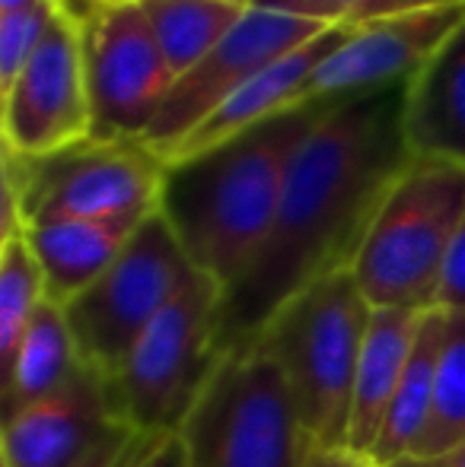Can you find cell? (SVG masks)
I'll list each match as a JSON object with an SVG mask.
<instances>
[{
    "instance_id": "1",
    "label": "cell",
    "mask_w": 465,
    "mask_h": 467,
    "mask_svg": "<svg viewBox=\"0 0 465 467\" xmlns=\"http://www.w3.org/2000/svg\"><path fill=\"white\" fill-rule=\"evenodd\" d=\"M405 87L338 99L300 143L278 216L224 296L227 353L248 344L300 289L354 265L373 216L411 162Z\"/></svg>"
},
{
    "instance_id": "2",
    "label": "cell",
    "mask_w": 465,
    "mask_h": 467,
    "mask_svg": "<svg viewBox=\"0 0 465 467\" xmlns=\"http://www.w3.org/2000/svg\"><path fill=\"white\" fill-rule=\"evenodd\" d=\"M329 105L312 99L205 153L166 162L160 213L198 271L227 289L242 277L278 216L300 143Z\"/></svg>"
},
{
    "instance_id": "3",
    "label": "cell",
    "mask_w": 465,
    "mask_h": 467,
    "mask_svg": "<svg viewBox=\"0 0 465 467\" xmlns=\"http://www.w3.org/2000/svg\"><path fill=\"white\" fill-rule=\"evenodd\" d=\"M370 315L348 267L300 289L252 337L284 375L316 449L348 451L354 379Z\"/></svg>"
},
{
    "instance_id": "4",
    "label": "cell",
    "mask_w": 465,
    "mask_h": 467,
    "mask_svg": "<svg viewBox=\"0 0 465 467\" xmlns=\"http://www.w3.org/2000/svg\"><path fill=\"white\" fill-rule=\"evenodd\" d=\"M462 216L465 169L411 156L373 216L351 265L370 308H437Z\"/></svg>"
},
{
    "instance_id": "5",
    "label": "cell",
    "mask_w": 465,
    "mask_h": 467,
    "mask_svg": "<svg viewBox=\"0 0 465 467\" xmlns=\"http://www.w3.org/2000/svg\"><path fill=\"white\" fill-rule=\"evenodd\" d=\"M227 286L195 267L179 293L141 331L115 375H109L112 410L131 430L175 436L201 391L224 363Z\"/></svg>"
},
{
    "instance_id": "6",
    "label": "cell",
    "mask_w": 465,
    "mask_h": 467,
    "mask_svg": "<svg viewBox=\"0 0 465 467\" xmlns=\"http://www.w3.org/2000/svg\"><path fill=\"white\" fill-rule=\"evenodd\" d=\"M175 436L185 467H303L316 449L284 375L255 340L227 353Z\"/></svg>"
},
{
    "instance_id": "7",
    "label": "cell",
    "mask_w": 465,
    "mask_h": 467,
    "mask_svg": "<svg viewBox=\"0 0 465 467\" xmlns=\"http://www.w3.org/2000/svg\"><path fill=\"white\" fill-rule=\"evenodd\" d=\"M192 271L195 265L166 216L160 210L150 213L109 271L61 306L80 363L106 379L115 375L141 331L179 293Z\"/></svg>"
},
{
    "instance_id": "8",
    "label": "cell",
    "mask_w": 465,
    "mask_h": 467,
    "mask_svg": "<svg viewBox=\"0 0 465 467\" xmlns=\"http://www.w3.org/2000/svg\"><path fill=\"white\" fill-rule=\"evenodd\" d=\"M166 162L143 143H83L51 160L4 156L26 229L51 220H143L160 210Z\"/></svg>"
},
{
    "instance_id": "9",
    "label": "cell",
    "mask_w": 465,
    "mask_h": 467,
    "mask_svg": "<svg viewBox=\"0 0 465 467\" xmlns=\"http://www.w3.org/2000/svg\"><path fill=\"white\" fill-rule=\"evenodd\" d=\"M93 143H141L175 77L137 0H102L77 23Z\"/></svg>"
},
{
    "instance_id": "10",
    "label": "cell",
    "mask_w": 465,
    "mask_h": 467,
    "mask_svg": "<svg viewBox=\"0 0 465 467\" xmlns=\"http://www.w3.org/2000/svg\"><path fill=\"white\" fill-rule=\"evenodd\" d=\"M325 29L332 26L293 16V13L268 10V6H248L239 23L188 74L173 83L160 115L153 118L141 143L163 162H169L179 143L205 118H211L236 89H242L252 77H259L284 55L322 36Z\"/></svg>"
},
{
    "instance_id": "11",
    "label": "cell",
    "mask_w": 465,
    "mask_h": 467,
    "mask_svg": "<svg viewBox=\"0 0 465 467\" xmlns=\"http://www.w3.org/2000/svg\"><path fill=\"white\" fill-rule=\"evenodd\" d=\"M4 99V156L51 160L93 140V105L77 23L61 13Z\"/></svg>"
},
{
    "instance_id": "12",
    "label": "cell",
    "mask_w": 465,
    "mask_h": 467,
    "mask_svg": "<svg viewBox=\"0 0 465 467\" xmlns=\"http://www.w3.org/2000/svg\"><path fill=\"white\" fill-rule=\"evenodd\" d=\"M465 23V4L434 6L408 16L351 29L310 83V99H351L411 83Z\"/></svg>"
},
{
    "instance_id": "13",
    "label": "cell",
    "mask_w": 465,
    "mask_h": 467,
    "mask_svg": "<svg viewBox=\"0 0 465 467\" xmlns=\"http://www.w3.org/2000/svg\"><path fill=\"white\" fill-rule=\"evenodd\" d=\"M115 420L109 379L80 363L61 388L4 417L0 462L6 467H70Z\"/></svg>"
},
{
    "instance_id": "14",
    "label": "cell",
    "mask_w": 465,
    "mask_h": 467,
    "mask_svg": "<svg viewBox=\"0 0 465 467\" xmlns=\"http://www.w3.org/2000/svg\"><path fill=\"white\" fill-rule=\"evenodd\" d=\"M351 29H325L322 36H316L312 42H306L303 48L291 51L280 61H274L271 67H265L259 77L246 83L242 89L227 99L211 118L198 124L185 140L179 143V150L173 153V160H185V156L205 153V150L227 143L230 137L252 130L259 124L271 121V118L284 115V111L297 109L310 99V83L316 77V70L322 67V61L348 38Z\"/></svg>"
},
{
    "instance_id": "15",
    "label": "cell",
    "mask_w": 465,
    "mask_h": 467,
    "mask_svg": "<svg viewBox=\"0 0 465 467\" xmlns=\"http://www.w3.org/2000/svg\"><path fill=\"white\" fill-rule=\"evenodd\" d=\"M424 312L408 308H373L366 325L364 350H360L357 379H354V404L348 426V451L366 464L373 445L389 417V407L402 385L411 347Z\"/></svg>"
},
{
    "instance_id": "16",
    "label": "cell",
    "mask_w": 465,
    "mask_h": 467,
    "mask_svg": "<svg viewBox=\"0 0 465 467\" xmlns=\"http://www.w3.org/2000/svg\"><path fill=\"white\" fill-rule=\"evenodd\" d=\"M405 140L411 156L465 169V23L405 87Z\"/></svg>"
},
{
    "instance_id": "17",
    "label": "cell",
    "mask_w": 465,
    "mask_h": 467,
    "mask_svg": "<svg viewBox=\"0 0 465 467\" xmlns=\"http://www.w3.org/2000/svg\"><path fill=\"white\" fill-rule=\"evenodd\" d=\"M143 220H51L26 229L42 265L48 299L64 306L100 280Z\"/></svg>"
},
{
    "instance_id": "18",
    "label": "cell",
    "mask_w": 465,
    "mask_h": 467,
    "mask_svg": "<svg viewBox=\"0 0 465 467\" xmlns=\"http://www.w3.org/2000/svg\"><path fill=\"white\" fill-rule=\"evenodd\" d=\"M443 340H447V312L443 308H430L421 318L408 366H405L402 375V385H398L396 400L389 407L383 432H379L376 445H373L370 458H366V467H389L398 458L411 455L424 423H428L430 407H434Z\"/></svg>"
},
{
    "instance_id": "19",
    "label": "cell",
    "mask_w": 465,
    "mask_h": 467,
    "mask_svg": "<svg viewBox=\"0 0 465 467\" xmlns=\"http://www.w3.org/2000/svg\"><path fill=\"white\" fill-rule=\"evenodd\" d=\"M77 366L80 357H77L64 308L45 299L26 327L10 366L4 369V417L61 388Z\"/></svg>"
},
{
    "instance_id": "20",
    "label": "cell",
    "mask_w": 465,
    "mask_h": 467,
    "mask_svg": "<svg viewBox=\"0 0 465 467\" xmlns=\"http://www.w3.org/2000/svg\"><path fill=\"white\" fill-rule=\"evenodd\" d=\"M137 4L175 80L188 74L246 13L227 0H137Z\"/></svg>"
},
{
    "instance_id": "21",
    "label": "cell",
    "mask_w": 465,
    "mask_h": 467,
    "mask_svg": "<svg viewBox=\"0 0 465 467\" xmlns=\"http://www.w3.org/2000/svg\"><path fill=\"white\" fill-rule=\"evenodd\" d=\"M460 449H465V312H447L434 407L411 458H447Z\"/></svg>"
},
{
    "instance_id": "22",
    "label": "cell",
    "mask_w": 465,
    "mask_h": 467,
    "mask_svg": "<svg viewBox=\"0 0 465 467\" xmlns=\"http://www.w3.org/2000/svg\"><path fill=\"white\" fill-rule=\"evenodd\" d=\"M48 299L45 274L26 233L0 239V363L10 366L38 306Z\"/></svg>"
},
{
    "instance_id": "23",
    "label": "cell",
    "mask_w": 465,
    "mask_h": 467,
    "mask_svg": "<svg viewBox=\"0 0 465 467\" xmlns=\"http://www.w3.org/2000/svg\"><path fill=\"white\" fill-rule=\"evenodd\" d=\"M449 4H465V0H261L259 6L316 19V23L332 26V29H360V26L379 23V19L408 16V13Z\"/></svg>"
},
{
    "instance_id": "24",
    "label": "cell",
    "mask_w": 465,
    "mask_h": 467,
    "mask_svg": "<svg viewBox=\"0 0 465 467\" xmlns=\"http://www.w3.org/2000/svg\"><path fill=\"white\" fill-rule=\"evenodd\" d=\"M61 13V0H42L23 10L0 13V93H6L13 80L23 74Z\"/></svg>"
},
{
    "instance_id": "25",
    "label": "cell",
    "mask_w": 465,
    "mask_h": 467,
    "mask_svg": "<svg viewBox=\"0 0 465 467\" xmlns=\"http://www.w3.org/2000/svg\"><path fill=\"white\" fill-rule=\"evenodd\" d=\"M163 439L169 436H147V432H137L128 423L115 420L70 467H141Z\"/></svg>"
},
{
    "instance_id": "26",
    "label": "cell",
    "mask_w": 465,
    "mask_h": 467,
    "mask_svg": "<svg viewBox=\"0 0 465 467\" xmlns=\"http://www.w3.org/2000/svg\"><path fill=\"white\" fill-rule=\"evenodd\" d=\"M437 308H443V312H465V216L460 223V233H456L447 271H443Z\"/></svg>"
},
{
    "instance_id": "27",
    "label": "cell",
    "mask_w": 465,
    "mask_h": 467,
    "mask_svg": "<svg viewBox=\"0 0 465 467\" xmlns=\"http://www.w3.org/2000/svg\"><path fill=\"white\" fill-rule=\"evenodd\" d=\"M141 467H185V449H182L179 436H169L156 445V451Z\"/></svg>"
},
{
    "instance_id": "28",
    "label": "cell",
    "mask_w": 465,
    "mask_h": 467,
    "mask_svg": "<svg viewBox=\"0 0 465 467\" xmlns=\"http://www.w3.org/2000/svg\"><path fill=\"white\" fill-rule=\"evenodd\" d=\"M303 467H366L360 458H354L344 449H312Z\"/></svg>"
},
{
    "instance_id": "29",
    "label": "cell",
    "mask_w": 465,
    "mask_h": 467,
    "mask_svg": "<svg viewBox=\"0 0 465 467\" xmlns=\"http://www.w3.org/2000/svg\"><path fill=\"white\" fill-rule=\"evenodd\" d=\"M96 4H102V0H61V6H64V13H68L74 23H80L83 16H87L90 10H93Z\"/></svg>"
},
{
    "instance_id": "30",
    "label": "cell",
    "mask_w": 465,
    "mask_h": 467,
    "mask_svg": "<svg viewBox=\"0 0 465 467\" xmlns=\"http://www.w3.org/2000/svg\"><path fill=\"white\" fill-rule=\"evenodd\" d=\"M389 467H449L447 458H398L396 464H389Z\"/></svg>"
},
{
    "instance_id": "31",
    "label": "cell",
    "mask_w": 465,
    "mask_h": 467,
    "mask_svg": "<svg viewBox=\"0 0 465 467\" xmlns=\"http://www.w3.org/2000/svg\"><path fill=\"white\" fill-rule=\"evenodd\" d=\"M32 4H42V0H0V13L23 10V6H32Z\"/></svg>"
},
{
    "instance_id": "32",
    "label": "cell",
    "mask_w": 465,
    "mask_h": 467,
    "mask_svg": "<svg viewBox=\"0 0 465 467\" xmlns=\"http://www.w3.org/2000/svg\"><path fill=\"white\" fill-rule=\"evenodd\" d=\"M447 462H449V467H465V449L453 451V455H447Z\"/></svg>"
},
{
    "instance_id": "33",
    "label": "cell",
    "mask_w": 465,
    "mask_h": 467,
    "mask_svg": "<svg viewBox=\"0 0 465 467\" xmlns=\"http://www.w3.org/2000/svg\"><path fill=\"white\" fill-rule=\"evenodd\" d=\"M227 4H233V6H242V10H248V6H259L261 0H227Z\"/></svg>"
},
{
    "instance_id": "34",
    "label": "cell",
    "mask_w": 465,
    "mask_h": 467,
    "mask_svg": "<svg viewBox=\"0 0 465 467\" xmlns=\"http://www.w3.org/2000/svg\"><path fill=\"white\" fill-rule=\"evenodd\" d=\"M0 467H6V464H4V462H0Z\"/></svg>"
}]
</instances>
